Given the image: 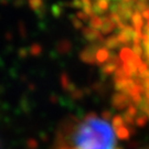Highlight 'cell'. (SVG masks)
I'll list each match as a JSON object with an SVG mask.
<instances>
[{
    "instance_id": "8",
    "label": "cell",
    "mask_w": 149,
    "mask_h": 149,
    "mask_svg": "<svg viewBox=\"0 0 149 149\" xmlns=\"http://www.w3.org/2000/svg\"><path fill=\"white\" fill-rule=\"evenodd\" d=\"M136 8H137V11H145L146 9H148V6H147V2L138 0L136 2Z\"/></svg>"
},
{
    "instance_id": "15",
    "label": "cell",
    "mask_w": 149,
    "mask_h": 149,
    "mask_svg": "<svg viewBox=\"0 0 149 149\" xmlns=\"http://www.w3.org/2000/svg\"><path fill=\"white\" fill-rule=\"evenodd\" d=\"M107 43H108V45H109L111 48H115V47H116V40H115V39H111Z\"/></svg>"
},
{
    "instance_id": "9",
    "label": "cell",
    "mask_w": 149,
    "mask_h": 149,
    "mask_svg": "<svg viewBox=\"0 0 149 149\" xmlns=\"http://www.w3.org/2000/svg\"><path fill=\"white\" fill-rule=\"evenodd\" d=\"M133 53L137 56H140L143 54V49L140 47V44H134L133 47Z\"/></svg>"
},
{
    "instance_id": "14",
    "label": "cell",
    "mask_w": 149,
    "mask_h": 149,
    "mask_svg": "<svg viewBox=\"0 0 149 149\" xmlns=\"http://www.w3.org/2000/svg\"><path fill=\"white\" fill-rule=\"evenodd\" d=\"M141 16H143V18L147 19V20L149 21V8L148 9H146L145 11H143V15H141Z\"/></svg>"
},
{
    "instance_id": "13",
    "label": "cell",
    "mask_w": 149,
    "mask_h": 149,
    "mask_svg": "<svg viewBox=\"0 0 149 149\" xmlns=\"http://www.w3.org/2000/svg\"><path fill=\"white\" fill-rule=\"evenodd\" d=\"M106 58H107V51H105V50H102L101 52H100V54H98V59L101 60V61H104Z\"/></svg>"
},
{
    "instance_id": "3",
    "label": "cell",
    "mask_w": 149,
    "mask_h": 149,
    "mask_svg": "<svg viewBox=\"0 0 149 149\" xmlns=\"http://www.w3.org/2000/svg\"><path fill=\"white\" fill-rule=\"evenodd\" d=\"M114 100H115V101H114L115 106L119 107V108H123V107L127 106L128 104H129V98H128L127 96L122 95V94H118V95H116Z\"/></svg>"
},
{
    "instance_id": "17",
    "label": "cell",
    "mask_w": 149,
    "mask_h": 149,
    "mask_svg": "<svg viewBox=\"0 0 149 149\" xmlns=\"http://www.w3.org/2000/svg\"><path fill=\"white\" fill-rule=\"evenodd\" d=\"M115 149H123V148H120V147H116Z\"/></svg>"
},
{
    "instance_id": "1",
    "label": "cell",
    "mask_w": 149,
    "mask_h": 149,
    "mask_svg": "<svg viewBox=\"0 0 149 149\" xmlns=\"http://www.w3.org/2000/svg\"><path fill=\"white\" fill-rule=\"evenodd\" d=\"M71 149H115V133L108 120L94 114L86 116L75 128Z\"/></svg>"
},
{
    "instance_id": "7",
    "label": "cell",
    "mask_w": 149,
    "mask_h": 149,
    "mask_svg": "<svg viewBox=\"0 0 149 149\" xmlns=\"http://www.w3.org/2000/svg\"><path fill=\"white\" fill-rule=\"evenodd\" d=\"M123 124H124V119H123L120 116H115L114 119H113V126L116 128H119L123 126Z\"/></svg>"
},
{
    "instance_id": "5",
    "label": "cell",
    "mask_w": 149,
    "mask_h": 149,
    "mask_svg": "<svg viewBox=\"0 0 149 149\" xmlns=\"http://www.w3.org/2000/svg\"><path fill=\"white\" fill-rule=\"evenodd\" d=\"M116 135L118 136V138L120 139H128L129 138V130L126 127H119L116 129Z\"/></svg>"
},
{
    "instance_id": "11",
    "label": "cell",
    "mask_w": 149,
    "mask_h": 149,
    "mask_svg": "<svg viewBox=\"0 0 149 149\" xmlns=\"http://www.w3.org/2000/svg\"><path fill=\"white\" fill-rule=\"evenodd\" d=\"M124 123H126L127 125L129 126H133L134 125V117H132L130 115H128L127 113L125 114V116H124Z\"/></svg>"
},
{
    "instance_id": "6",
    "label": "cell",
    "mask_w": 149,
    "mask_h": 149,
    "mask_svg": "<svg viewBox=\"0 0 149 149\" xmlns=\"http://www.w3.org/2000/svg\"><path fill=\"white\" fill-rule=\"evenodd\" d=\"M147 122H148V117L143 114V115H139L138 117L136 118V126L139 128H144L146 125H147Z\"/></svg>"
},
{
    "instance_id": "10",
    "label": "cell",
    "mask_w": 149,
    "mask_h": 149,
    "mask_svg": "<svg viewBox=\"0 0 149 149\" xmlns=\"http://www.w3.org/2000/svg\"><path fill=\"white\" fill-rule=\"evenodd\" d=\"M141 42L145 48H147L149 44V33L148 32H145L143 33V37H141Z\"/></svg>"
},
{
    "instance_id": "4",
    "label": "cell",
    "mask_w": 149,
    "mask_h": 149,
    "mask_svg": "<svg viewBox=\"0 0 149 149\" xmlns=\"http://www.w3.org/2000/svg\"><path fill=\"white\" fill-rule=\"evenodd\" d=\"M122 60L124 61V63H128L129 61H132V59H133V56H134V53H133V51L130 50V49H128V48H125V49H123L122 50Z\"/></svg>"
},
{
    "instance_id": "12",
    "label": "cell",
    "mask_w": 149,
    "mask_h": 149,
    "mask_svg": "<svg viewBox=\"0 0 149 149\" xmlns=\"http://www.w3.org/2000/svg\"><path fill=\"white\" fill-rule=\"evenodd\" d=\"M127 114L128 115H130L132 117H134L135 115H137V107L134 106V105H130L127 109Z\"/></svg>"
},
{
    "instance_id": "2",
    "label": "cell",
    "mask_w": 149,
    "mask_h": 149,
    "mask_svg": "<svg viewBox=\"0 0 149 149\" xmlns=\"http://www.w3.org/2000/svg\"><path fill=\"white\" fill-rule=\"evenodd\" d=\"M132 22L134 24V29L136 31H141V28L144 27V18L139 13V11L134 12L133 17H132Z\"/></svg>"
},
{
    "instance_id": "16",
    "label": "cell",
    "mask_w": 149,
    "mask_h": 149,
    "mask_svg": "<svg viewBox=\"0 0 149 149\" xmlns=\"http://www.w3.org/2000/svg\"><path fill=\"white\" fill-rule=\"evenodd\" d=\"M145 29H146V31H147V30H149V21L147 22V24H146V27H145Z\"/></svg>"
}]
</instances>
